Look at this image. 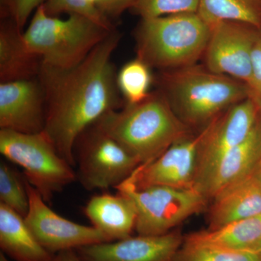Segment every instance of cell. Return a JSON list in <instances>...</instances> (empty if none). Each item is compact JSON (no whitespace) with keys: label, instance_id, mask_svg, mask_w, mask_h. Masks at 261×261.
<instances>
[{"label":"cell","instance_id":"obj_27","mask_svg":"<svg viewBox=\"0 0 261 261\" xmlns=\"http://www.w3.org/2000/svg\"><path fill=\"white\" fill-rule=\"evenodd\" d=\"M47 0H1L2 13L23 31L31 15Z\"/></svg>","mask_w":261,"mask_h":261},{"label":"cell","instance_id":"obj_25","mask_svg":"<svg viewBox=\"0 0 261 261\" xmlns=\"http://www.w3.org/2000/svg\"><path fill=\"white\" fill-rule=\"evenodd\" d=\"M200 0H137L132 8L142 18L197 13Z\"/></svg>","mask_w":261,"mask_h":261},{"label":"cell","instance_id":"obj_20","mask_svg":"<svg viewBox=\"0 0 261 261\" xmlns=\"http://www.w3.org/2000/svg\"><path fill=\"white\" fill-rule=\"evenodd\" d=\"M261 239V215L234 221L214 230H202L184 237V243L251 250Z\"/></svg>","mask_w":261,"mask_h":261},{"label":"cell","instance_id":"obj_18","mask_svg":"<svg viewBox=\"0 0 261 261\" xmlns=\"http://www.w3.org/2000/svg\"><path fill=\"white\" fill-rule=\"evenodd\" d=\"M42 60L29 49L23 31L11 20L2 23L0 29V80L1 82L32 80L39 76Z\"/></svg>","mask_w":261,"mask_h":261},{"label":"cell","instance_id":"obj_26","mask_svg":"<svg viewBox=\"0 0 261 261\" xmlns=\"http://www.w3.org/2000/svg\"><path fill=\"white\" fill-rule=\"evenodd\" d=\"M42 6L46 13L51 16L63 13L82 15L92 19L108 30H115L112 21L87 0H47Z\"/></svg>","mask_w":261,"mask_h":261},{"label":"cell","instance_id":"obj_28","mask_svg":"<svg viewBox=\"0 0 261 261\" xmlns=\"http://www.w3.org/2000/svg\"><path fill=\"white\" fill-rule=\"evenodd\" d=\"M252 94L261 102V28L259 29L252 53Z\"/></svg>","mask_w":261,"mask_h":261},{"label":"cell","instance_id":"obj_7","mask_svg":"<svg viewBox=\"0 0 261 261\" xmlns=\"http://www.w3.org/2000/svg\"><path fill=\"white\" fill-rule=\"evenodd\" d=\"M132 199L137 208L139 235L166 234L189 217L202 212L208 200L194 189L152 185L135 188L126 179L116 187Z\"/></svg>","mask_w":261,"mask_h":261},{"label":"cell","instance_id":"obj_13","mask_svg":"<svg viewBox=\"0 0 261 261\" xmlns=\"http://www.w3.org/2000/svg\"><path fill=\"white\" fill-rule=\"evenodd\" d=\"M45 96L34 79L1 82L0 128L25 134L39 133L45 124Z\"/></svg>","mask_w":261,"mask_h":261},{"label":"cell","instance_id":"obj_34","mask_svg":"<svg viewBox=\"0 0 261 261\" xmlns=\"http://www.w3.org/2000/svg\"><path fill=\"white\" fill-rule=\"evenodd\" d=\"M260 117H261V110H260ZM261 165V162H260V164Z\"/></svg>","mask_w":261,"mask_h":261},{"label":"cell","instance_id":"obj_14","mask_svg":"<svg viewBox=\"0 0 261 261\" xmlns=\"http://www.w3.org/2000/svg\"><path fill=\"white\" fill-rule=\"evenodd\" d=\"M184 243L180 231L129 237L79 249L83 261H173Z\"/></svg>","mask_w":261,"mask_h":261},{"label":"cell","instance_id":"obj_5","mask_svg":"<svg viewBox=\"0 0 261 261\" xmlns=\"http://www.w3.org/2000/svg\"><path fill=\"white\" fill-rule=\"evenodd\" d=\"M113 31L82 15L70 14L66 19L51 16L42 5L23 38L29 49L42 60V67L63 71L80 65Z\"/></svg>","mask_w":261,"mask_h":261},{"label":"cell","instance_id":"obj_21","mask_svg":"<svg viewBox=\"0 0 261 261\" xmlns=\"http://www.w3.org/2000/svg\"><path fill=\"white\" fill-rule=\"evenodd\" d=\"M197 13L211 28L226 20L261 28V0H200Z\"/></svg>","mask_w":261,"mask_h":261},{"label":"cell","instance_id":"obj_4","mask_svg":"<svg viewBox=\"0 0 261 261\" xmlns=\"http://www.w3.org/2000/svg\"><path fill=\"white\" fill-rule=\"evenodd\" d=\"M211 32L197 13L142 18L135 33L137 58L161 71L197 64Z\"/></svg>","mask_w":261,"mask_h":261},{"label":"cell","instance_id":"obj_24","mask_svg":"<svg viewBox=\"0 0 261 261\" xmlns=\"http://www.w3.org/2000/svg\"><path fill=\"white\" fill-rule=\"evenodd\" d=\"M0 200L23 217L27 216L29 198L25 181H22L20 175L3 161L0 163Z\"/></svg>","mask_w":261,"mask_h":261},{"label":"cell","instance_id":"obj_11","mask_svg":"<svg viewBox=\"0 0 261 261\" xmlns=\"http://www.w3.org/2000/svg\"><path fill=\"white\" fill-rule=\"evenodd\" d=\"M207 126L176 141L158 159L139 166L127 179L137 189L162 185L195 190L199 149Z\"/></svg>","mask_w":261,"mask_h":261},{"label":"cell","instance_id":"obj_30","mask_svg":"<svg viewBox=\"0 0 261 261\" xmlns=\"http://www.w3.org/2000/svg\"><path fill=\"white\" fill-rule=\"evenodd\" d=\"M50 261H83L80 255L73 250H65L58 252L56 256L53 257Z\"/></svg>","mask_w":261,"mask_h":261},{"label":"cell","instance_id":"obj_1","mask_svg":"<svg viewBox=\"0 0 261 261\" xmlns=\"http://www.w3.org/2000/svg\"><path fill=\"white\" fill-rule=\"evenodd\" d=\"M121 40L116 30L68 70L42 66L39 81L45 96L44 133L70 165H75L74 147L80 137L106 113L121 106L113 53Z\"/></svg>","mask_w":261,"mask_h":261},{"label":"cell","instance_id":"obj_17","mask_svg":"<svg viewBox=\"0 0 261 261\" xmlns=\"http://www.w3.org/2000/svg\"><path fill=\"white\" fill-rule=\"evenodd\" d=\"M84 213L92 226L111 241L129 238L135 230L137 208L132 199L123 192L94 196L86 205Z\"/></svg>","mask_w":261,"mask_h":261},{"label":"cell","instance_id":"obj_8","mask_svg":"<svg viewBox=\"0 0 261 261\" xmlns=\"http://www.w3.org/2000/svg\"><path fill=\"white\" fill-rule=\"evenodd\" d=\"M211 29L203 65L211 71L241 81L250 88L252 49L260 28L226 20Z\"/></svg>","mask_w":261,"mask_h":261},{"label":"cell","instance_id":"obj_32","mask_svg":"<svg viewBox=\"0 0 261 261\" xmlns=\"http://www.w3.org/2000/svg\"><path fill=\"white\" fill-rule=\"evenodd\" d=\"M250 250H254V251L261 252V239L260 241H259L258 243H257L256 245H255V246L252 247Z\"/></svg>","mask_w":261,"mask_h":261},{"label":"cell","instance_id":"obj_2","mask_svg":"<svg viewBox=\"0 0 261 261\" xmlns=\"http://www.w3.org/2000/svg\"><path fill=\"white\" fill-rule=\"evenodd\" d=\"M95 126L116 140L140 165L152 162L175 142L192 133L161 90L150 92L138 104L110 111Z\"/></svg>","mask_w":261,"mask_h":261},{"label":"cell","instance_id":"obj_6","mask_svg":"<svg viewBox=\"0 0 261 261\" xmlns=\"http://www.w3.org/2000/svg\"><path fill=\"white\" fill-rule=\"evenodd\" d=\"M0 152L23 168L27 181L46 202L75 179L71 165L58 153L44 132L25 134L1 129Z\"/></svg>","mask_w":261,"mask_h":261},{"label":"cell","instance_id":"obj_9","mask_svg":"<svg viewBox=\"0 0 261 261\" xmlns=\"http://www.w3.org/2000/svg\"><path fill=\"white\" fill-rule=\"evenodd\" d=\"M79 163V177L89 190L116 188L140 166L126 149L97 126L84 140Z\"/></svg>","mask_w":261,"mask_h":261},{"label":"cell","instance_id":"obj_16","mask_svg":"<svg viewBox=\"0 0 261 261\" xmlns=\"http://www.w3.org/2000/svg\"><path fill=\"white\" fill-rule=\"evenodd\" d=\"M211 200L207 229L261 215V190L252 175L226 187Z\"/></svg>","mask_w":261,"mask_h":261},{"label":"cell","instance_id":"obj_15","mask_svg":"<svg viewBox=\"0 0 261 261\" xmlns=\"http://www.w3.org/2000/svg\"><path fill=\"white\" fill-rule=\"evenodd\" d=\"M261 162V117L248 137L228 151L195 190L207 200L230 185L252 176Z\"/></svg>","mask_w":261,"mask_h":261},{"label":"cell","instance_id":"obj_19","mask_svg":"<svg viewBox=\"0 0 261 261\" xmlns=\"http://www.w3.org/2000/svg\"><path fill=\"white\" fill-rule=\"evenodd\" d=\"M0 246L16 261H50L53 256L39 243L25 219L0 203Z\"/></svg>","mask_w":261,"mask_h":261},{"label":"cell","instance_id":"obj_29","mask_svg":"<svg viewBox=\"0 0 261 261\" xmlns=\"http://www.w3.org/2000/svg\"><path fill=\"white\" fill-rule=\"evenodd\" d=\"M137 0H97L95 8L111 20L118 18L126 10H132Z\"/></svg>","mask_w":261,"mask_h":261},{"label":"cell","instance_id":"obj_22","mask_svg":"<svg viewBox=\"0 0 261 261\" xmlns=\"http://www.w3.org/2000/svg\"><path fill=\"white\" fill-rule=\"evenodd\" d=\"M117 85L126 105L138 104L148 97L152 82L150 67L137 58L126 63L117 74Z\"/></svg>","mask_w":261,"mask_h":261},{"label":"cell","instance_id":"obj_12","mask_svg":"<svg viewBox=\"0 0 261 261\" xmlns=\"http://www.w3.org/2000/svg\"><path fill=\"white\" fill-rule=\"evenodd\" d=\"M260 101L250 96L208 123L199 149L195 187L221 158L248 137L260 117Z\"/></svg>","mask_w":261,"mask_h":261},{"label":"cell","instance_id":"obj_10","mask_svg":"<svg viewBox=\"0 0 261 261\" xmlns=\"http://www.w3.org/2000/svg\"><path fill=\"white\" fill-rule=\"evenodd\" d=\"M25 186L29 207L24 219L39 243L47 251L54 253L112 242L94 226L76 224L57 214L27 179Z\"/></svg>","mask_w":261,"mask_h":261},{"label":"cell","instance_id":"obj_31","mask_svg":"<svg viewBox=\"0 0 261 261\" xmlns=\"http://www.w3.org/2000/svg\"><path fill=\"white\" fill-rule=\"evenodd\" d=\"M252 176H253V178H255V181L257 182L261 190V165L258 166Z\"/></svg>","mask_w":261,"mask_h":261},{"label":"cell","instance_id":"obj_23","mask_svg":"<svg viewBox=\"0 0 261 261\" xmlns=\"http://www.w3.org/2000/svg\"><path fill=\"white\" fill-rule=\"evenodd\" d=\"M173 261H261V252L183 243Z\"/></svg>","mask_w":261,"mask_h":261},{"label":"cell","instance_id":"obj_33","mask_svg":"<svg viewBox=\"0 0 261 261\" xmlns=\"http://www.w3.org/2000/svg\"><path fill=\"white\" fill-rule=\"evenodd\" d=\"M0 261H10V260H8V257L5 256L4 252H1V253H0Z\"/></svg>","mask_w":261,"mask_h":261},{"label":"cell","instance_id":"obj_3","mask_svg":"<svg viewBox=\"0 0 261 261\" xmlns=\"http://www.w3.org/2000/svg\"><path fill=\"white\" fill-rule=\"evenodd\" d=\"M158 81L173 111L191 129H201L228 108L253 95L246 84L211 71L204 65L163 70Z\"/></svg>","mask_w":261,"mask_h":261}]
</instances>
